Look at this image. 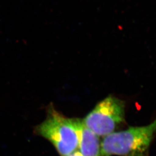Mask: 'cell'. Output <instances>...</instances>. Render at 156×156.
<instances>
[{"instance_id":"3957f363","label":"cell","mask_w":156,"mask_h":156,"mask_svg":"<svg viewBox=\"0 0 156 156\" xmlns=\"http://www.w3.org/2000/svg\"><path fill=\"white\" fill-rule=\"evenodd\" d=\"M124 102L109 95L100 101L82 121L99 137H104L115 132L124 122Z\"/></svg>"},{"instance_id":"6da1fadb","label":"cell","mask_w":156,"mask_h":156,"mask_svg":"<svg viewBox=\"0 0 156 156\" xmlns=\"http://www.w3.org/2000/svg\"><path fill=\"white\" fill-rule=\"evenodd\" d=\"M156 133V119L147 126L113 132L102 140L101 156H149Z\"/></svg>"},{"instance_id":"7a4b0ae2","label":"cell","mask_w":156,"mask_h":156,"mask_svg":"<svg viewBox=\"0 0 156 156\" xmlns=\"http://www.w3.org/2000/svg\"><path fill=\"white\" fill-rule=\"evenodd\" d=\"M36 134L48 140L61 156L78 150L77 131L71 119L59 113L50 105L45 120L35 128Z\"/></svg>"},{"instance_id":"5b68a950","label":"cell","mask_w":156,"mask_h":156,"mask_svg":"<svg viewBox=\"0 0 156 156\" xmlns=\"http://www.w3.org/2000/svg\"><path fill=\"white\" fill-rule=\"evenodd\" d=\"M84 156L79 151H78V150H76V151H73V153H71V154H68V155H67V156Z\"/></svg>"},{"instance_id":"277c9868","label":"cell","mask_w":156,"mask_h":156,"mask_svg":"<svg viewBox=\"0 0 156 156\" xmlns=\"http://www.w3.org/2000/svg\"><path fill=\"white\" fill-rule=\"evenodd\" d=\"M77 131L78 151L84 156H101L100 137L87 128L80 119H71Z\"/></svg>"}]
</instances>
